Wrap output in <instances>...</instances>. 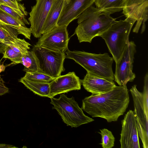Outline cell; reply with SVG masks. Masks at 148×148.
Instances as JSON below:
<instances>
[{
    "instance_id": "cell-1",
    "label": "cell",
    "mask_w": 148,
    "mask_h": 148,
    "mask_svg": "<svg viewBox=\"0 0 148 148\" xmlns=\"http://www.w3.org/2000/svg\"><path fill=\"white\" fill-rule=\"evenodd\" d=\"M130 101L126 85L116 86L107 92L85 97L81 108L92 117L101 118L110 123L117 121L123 114Z\"/></svg>"
},
{
    "instance_id": "cell-2",
    "label": "cell",
    "mask_w": 148,
    "mask_h": 148,
    "mask_svg": "<svg viewBox=\"0 0 148 148\" xmlns=\"http://www.w3.org/2000/svg\"><path fill=\"white\" fill-rule=\"evenodd\" d=\"M78 25L74 34L80 42L91 43L95 37L100 36L117 21L110 14L92 5L77 17Z\"/></svg>"
},
{
    "instance_id": "cell-3",
    "label": "cell",
    "mask_w": 148,
    "mask_h": 148,
    "mask_svg": "<svg viewBox=\"0 0 148 148\" xmlns=\"http://www.w3.org/2000/svg\"><path fill=\"white\" fill-rule=\"evenodd\" d=\"M66 58L71 59L94 75L113 81L114 77L112 69L114 59L108 54H95L80 51L65 52Z\"/></svg>"
},
{
    "instance_id": "cell-4",
    "label": "cell",
    "mask_w": 148,
    "mask_h": 148,
    "mask_svg": "<svg viewBox=\"0 0 148 148\" xmlns=\"http://www.w3.org/2000/svg\"><path fill=\"white\" fill-rule=\"evenodd\" d=\"M133 26L126 19L120 20L99 36L104 40L115 63L120 59L128 45L129 36Z\"/></svg>"
},
{
    "instance_id": "cell-5",
    "label": "cell",
    "mask_w": 148,
    "mask_h": 148,
    "mask_svg": "<svg viewBox=\"0 0 148 148\" xmlns=\"http://www.w3.org/2000/svg\"><path fill=\"white\" fill-rule=\"evenodd\" d=\"M50 99L53 109L57 111L67 126L77 127L94 121L84 114L73 97L68 98L64 93H62L58 98L53 97Z\"/></svg>"
},
{
    "instance_id": "cell-6",
    "label": "cell",
    "mask_w": 148,
    "mask_h": 148,
    "mask_svg": "<svg viewBox=\"0 0 148 148\" xmlns=\"http://www.w3.org/2000/svg\"><path fill=\"white\" fill-rule=\"evenodd\" d=\"M32 50L36 60L39 72L55 78L65 71L64 63L66 58L65 53L35 45Z\"/></svg>"
},
{
    "instance_id": "cell-7",
    "label": "cell",
    "mask_w": 148,
    "mask_h": 148,
    "mask_svg": "<svg viewBox=\"0 0 148 148\" xmlns=\"http://www.w3.org/2000/svg\"><path fill=\"white\" fill-rule=\"evenodd\" d=\"M136 47L134 41H130L122 56L115 63L114 81L119 86L126 85L128 82H133L136 77L133 69Z\"/></svg>"
},
{
    "instance_id": "cell-8",
    "label": "cell",
    "mask_w": 148,
    "mask_h": 148,
    "mask_svg": "<svg viewBox=\"0 0 148 148\" xmlns=\"http://www.w3.org/2000/svg\"><path fill=\"white\" fill-rule=\"evenodd\" d=\"M132 97L138 136L141 140L143 147L148 148V109L143 102V94L139 91L136 85H134L130 90Z\"/></svg>"
},
{
    "instance_id": "cell-9",
    "label": "cell",
    "mask_w": 148,
    "mask_h": 148,
    "mask_svg": "<svg viewBox=\"0 0 148 148\" xmlns=\"http://www.w3.org/2000/svg\"><path fill=\"white\" fill-rule=\"evenodd\" d=\"M67 26H57L42 34L34 45L55 51L65 52L68 49L69 40Z\"/></svg>"
},
{
    "instance_id": "cell-10",
    "label": "cell",
    "mask_w": 148,
    "mask_h": 148,
    "mask_svg": "<svg viewBox=\"0 0 148 148\" xmlns=\"http://www.w3.org/2000/svg\"><path fill=\"white\" fill-rule=\"evenodd\" d=\"M119 141L121 148H140L139 136L134 111L129 110L121 121Z\"/></svg>"
},
{
    "instance_id": "cell-11",
    "label": "cell",
    "mask_w": 148,
    "mask_h": 148,
    "mask_svg": "<svg viewBox=\"0 0 148 148\" xmlns=\"http://www.w3.org/2000/svg\"><path fill=\"white\" fill-rule=\"evenodd\" d=\"M54 0H36L32 7L28 19L31 24L32 34L36 38H40L48 14Z\"/></svg>"
},
{
    "instance_id": "cell-12",
    "label": "cell",
    "mask_w": 148,
    "mask_h": 148,
    "mask_svg": "<svg viewBox=\"0 0 148 148\" xmlns=\"http://www.w3.org/2000/svg\"><path fill=\"white\" fill-rule=\"evenodd\" d=\"M95 0H65L58 18L57 26H66L77 19L84 11L92 5Z\"/></svg>"
},
{
    "instance_id": "cell-13",
    "label": "cell",
    "mask_w": 148,
    "mask_h": 148,
    "mask_svg": "<svg viewBox=\"0 0 148 148\" xmlns=\"http://www.w3.org/2000/svg\"><path fill=\"white\" fill-rule=\"evenodd\" d=\"M50 98L56 95L81 89L80 79L74 72L60 75L49 83Z\"/></svg>"
},
{
    "instance_id": "cell-14",
    "label": "cell",
    "mask_w": 148,
    "mask_h": 148,
    "mask_svg": "<svg viewBox=\"0 0 148 148\" xmlns=\"http://www.w3.org/2000/svg\"><path fill=\"white\" fill-rule=\"evenodd\" d=\"M148 1L138 5L123 9V13L126 18V20L133 25L137 21L133 29V32L137 33L142 23L141 33L145 31V23L148 19Z\"/></svg>"
},
{
    "instance_id": "cell-15",
    "label": "cell",
    "mask_w": 148,
    "mask_h": 148,
    "mask_svg": "<svg viewBox=\"0 0 148 148\" xmlns=\"http://www.w3.org/2000/svg\"><path fill=\"white\" fill-rule=\"evenodd\" d=\"M81 85L92 95L101 94L108 92L116 86L113 81L98 77L88 72L84 79H80Z\"/></svg>"
},
{
    "instance_id": "cell-16",
    "label": "cell",
    "mask_w": 148,
    "mask_h": 148,
    "mask_svg": "<svg viewBox=\"0 0 148 148\" xmlns=\"http://www.w3.org/2000/svg\"><path fill=\"white\" fill-rule=\"evenodd\" d=\"M65 0H54L48 14L42 32V34L48 32L57 25Z\"/></svg>"
},
{
    "instance_id": "cell-17",
    "label": "cell",
    "mask_w": 148,
    "mask_h": 148,
    "mask_svg": "<svg viewBox=\"0 0 148 148\" xmlns=\"http://www.w3.org/2000/svg\"><path fill=\"white\" fill-rule=\"evenodd\" d=\"M0 23L11 26L16 29L19 34L30 40L31 31L25 25L17 21L0 7Z\"/></svg>"
},
{
    "instance_id": "cell-18",
    "label": "cell",
    "mask_w": 148,
    "mask_h": 148,
    "mask_svg": "<svg viewBox=\"0 0 148 148\" xmlns=\"http://www.w3.org/2000/svg\"><path fill=\"white\" fill-rule=\"evenodd\" d=\"M19 82L35 94L42 97L50 98L49 83L33 82L21 78Z\"/></svg>"
},
{
    "instance_id": "cell-19",
    "label": "cell",
    "mask_w": 148,
    "mask_h": 148,
    "mask_svg": "<svg viewBox=\"0 0 148 148\" xmlns=\"http://www.w3.org/2000/svg\"><path fill=\"white\" fill-rule=\"evenodd\" d=\"M125 0H95L97 8L110 14L123 10Z\"/></svg>"
},
{
    "instance_id": "cell-20",
    "label": "cell",
    "mask_w": 148,
    "mask_h": 148,
    "mask_svg": "<svg viewBox=\"0 0 148 148\" xmlns=\"http://www.w3.org/2000/svg\"><path fill=\"white\" fill-rule=\"evenodd\" d=\"M19 34L14 27L0 23V42L5 45L16 40Z\"/></svg>"
},
{
    "instance_id": "cell-21",
    "label": "cell",
    "mask_w": 148,
    "mask_h": 148,
    "mask_svg": "<svg viewBox=\"0 0 148 148\" xmlns=\"http://www.w3.org/2000/svg\"><path fill=\"white\" fill-rule=\"evenodd\" d=\"M21 64L24 66L23 70L26 73L39 71L36 60L32 50L28 51L26 54L23 55Z\"/></svg>"
},
{
    "instance_id": "cell-22",
    "label": "cell",
    "mask_w": 148,
    "mask_h": 148,
    "mask_svg": "<svg viewBox=\"0 0 148 148\" xmlns=\"http://www.w3.org/2000/svg\"><path fill=\"white\" fill-rule=\"evenodd\" d=\"M22 77L33 82L48 83L55 79L39 71L26 72Z\"/></svg>"
},
{
    "instance_id": "cell-23",
    "label": "cell",
    "mask_w": 148,
    "mask_h": 148,
    "mask_svg": "<svg viewBox=\"0 0 148 148\" xmlns=\"http://www.w3.org/2000/svg\"><path fill=\"white\" fill-rule=\"evenodd\" d=\"M100 134L101 136V143L100 144L103 148H111L114 146L115 138L112 132L107 129L100 130Z\"/></svg>"
},
{
    "instance_id": "cell-24",
    "label": "cell",
    "mask_w": 148,
    "mask_h": 148,
    "mask_svg": "<svg viewBox=\"0 0 148 148\" xmlns=\"http://www.w3.org/2000/svg\"><path fill=\"white\" fill-rule=\"evenodd\" d=\"M2 53L3 58L8 59L14 64H21L23 54L14 51L9 46L5 45Z\"/></svg>"
},
{
    "instance_id": "cell-25",
    "label": "cell",
    "mask_w": 148,
    "mask_h": 148,
    "mask_svg": "<svg viewBox=\"0 0 148 148\" xmlns=\"http://www.w3.org/2000/svg\"><path fill=\"white\" fill-rule=\"evenodd\" d=\"M3 4L12 8L21 14L26 16L27 12L23 4L11 0H0V4Z\"/></svg>"
},
{
    "instance_id": "cell-26",
    "label": "cell",
    "mask_w": 148,
    "mask_h": 148,
    "mask_svg": "<svg viewBox=\"0 0 148 148\" xmlns=\"http://www.w3.org/2000/svg\"><path fill=\"white\" fill-rule=\"evenodd\" d=\"M0 7L17 21L24 24L29 25V23L25 16L18 13L12 8L3 4H0Z\"/></svg>"
},
{
    "instance_id": "cell-27",
    "label": "cell",
    "mask_w": 148,
    "mask_h": 148,
    "mask_svg": "<svg viewBox=\"0 0 148 148\" xmlns=\"http://www.w3.org/2000/svg\"><path fill=\"white\" fill-rule=\"evenodd\" d=\"M143 103L145 107L148 109V74L147 73L144 78V85L142 92Z\"/></svg>"
},
{
    "instance_id": "cell-28",
    "label": "cell",
    "mask_w": 148,
    "mask_h": 148,
    "mask_svg": "<svg viewBox=\"0 0 148 148\" xmlns=\"http://www.w3.org/2000/svg\"><path fill=\"white\" fill-rule=\"evenodd\" d=\"M148 1V0H125L123 8L138 5Z\"/></svg>"
},
{
    "instance_id": "cell-29",
    "label": "cell",
    "mask_w": 148,
    "mask_h": 148,
    "mask_svg": "<svg viewBox=\"0 0 148 148\" xmlns=\"http://www.w3.org/2000/svg\"><path fill=\"white\" fill-rule=\"evenodd\" d=\"M5 82L0 75V96H2L9 91V88L5 84Z\"/></svg>"
},
{
    "instance_id": "cell-30",
    "label": "cell",
    "mask_w": 148,
    "mask_h": 148,
    "mask_svg": "<svg viewBox=\"0 0 148 148\" xmlns=\"http://www.w3.org/2000/svg\"><path fill=\"white\" fill-rule=\"evenodd\" d=\"M18 148L13 145L5 144H0V148Z\"/></svg>"
},
{
    "instance_id": "cell-31",
    "label": "cell",
    "mask_w": 148,
    "mask_h": 148,
    "mask_svg": "<svg viewBox=\"0 0 148 148\" xmlns=\"http://www.w3.org/2000/svg\"><path fill=\"white\" fill-rule=\"evenodd\" d=\"M5 66L3 64H0V73L1 72L4 71L5 70Z\"/></svg>"
},
{
    "instance_id": "cell-32",
    "label": "cell",
    "mask_w": 148,
    "mask_h": 148,
    "mask_svg": "<svg viewBox=\"0 0 148 148\" xmlns=\"http://www.w3.org/2000/svg\"><path fill=\"white\" fill-rule=\"evenodd\" d=\"M5 45L0 42V53H2Z\"/></svg>"
},
{
    "instance_id": "cell-33",
    "label": "cell",
    "mask_w": 148,
    "mask_h": 148,
    "mask_svg": "<svg viewBox=\"0 0 148 148\" xmlns=\"http://www.w3.org/2000/svg\"><path fill=\"white\" fill-rule=\"evenodd\" d=\"M14 1H16V2H20L22 1L23 0H11Z\"/></svg>"
}]
</instances>
